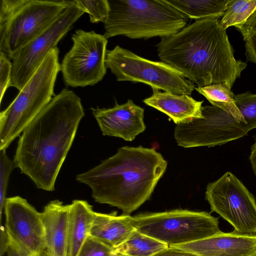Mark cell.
<instances>
[{
    "mask_svg": "<svg viewBox=\"0 0 256 256\" xmlns=\"http://www.w3.org/2000/svg\"><path fill=\"white\" fill-rule=\"evenodd\" d=\"M152 94L143 100L146 105L166 114L176 124L201 118L204 101H198L189 95L161 92L152 88Z\"/></svg>",
    "mask_w": 256,
    "mask_h": 256,
    "instance_id": "16",
    "label": "cell"
},
{
    "mask_svg": "<svg viewBox=\"0 0 256 256\" xmlns=\"http://www.w3.org/2000/svg\"><path fill=\"white\" fill-rule=\"evenodd\" d=\"M80 98L62 89L22 132L14 156L15 167L38 189L52 192L84 116Z\"/></svg>",
    "mask_w": 256,
    "mask_h": 256,
    "instance_id": "1",
    "label": "cell"
},
{
    "mask_svg": "<svg viewBox=\"0 0 256 256\" xmlns=\"http://www.w3.org/2000/svg\"><path fill=\"white\" fill-rule=\"evenodd\" d=\"M134 229L168 246L192 242L222 232L218 218L206 212L176 209L132 216Z\"/></svg>",
    "mask_w": 256,
    "mask_h": 256,
    "instance_id": "7",
    "label": "cell"
},
{
    "mask_svg": "<svg viewBox=\"0 0 256 256\" xmlns=\"http://www.w3.org/2000/svg\"><path fill=\"white\" fill-rule=\"evenodd\" d=\"M91 110L104 136L132 141L146 128L144 109L132 100L122 104L116 100L112 108H92Z\"/></svg>",
    "mask_w": 256,
    "mask_h": 256,
    "instance_id": "13",
    "label": "cell"
},
{
    "mask_svg": "<svg viewBox=\"0 0 256 256\" xmlns=\"http://www.w3.org/2000/svg\"><path fill=\"white\" fill-rule=\"evenodd\" d=\"M95 212L86 201L76 200L70 204L66 256H77L89 236Z\"/></svg>",
    "mask_w": 256,
    "mask_h": 256,
    "instance_id": "18",
    "label": "cell"
},
{
    "mask_svg": "<svg viewBox=\"0 0 256 256\" xmlns=\"http://www.w3.org/2000/svg\"><path fill=\"white\" fill-rule=\"evenodd\" d=\"M154 256H199L193 252L174 246H168Z\"/></svg>",
    "mask_w": 256,
    "mask_h": 256,
    "instance_id": "31",
    "label": "cell"
},
{
    "mask_svg": "<svg viewBox=\"0 0 256 256\" xmlns=\"http://www.w3.org/2000/svg\"><path fill=\"white\" fill-rule=\"evenodd\" d=\"M106 64L118 81L140 82L165 92L190 96L194 84L162 62L143 58L119 46L107 50Z\"/></svg>",
    "mask_w": 256,
    "mask_h": 256,
    "instance_id": "8",
    "label": "cell"
},
{
    "mask_svg": "<svg viewBox=\"0 0 256 256\" xmlns=\"http://www.w3.org/2000/svg\"><path fill=\"white\" fill-rule=\"evenodd\" d=\"M6 256H50L47 250L38 254H34L25 250L9 238V245L6 251Z\"/></svg>",
    "mask_w": 256,
    "mask_h": 256,
    "instance_id": "29",
    "label": "cell"
},
{
    "mask_svg": "<svg viewBox=\"0 0 256 256\" xmlns=\"http://www.w3.org/2000/svg\"><path fill=\"white\" fill-rule=\"evenodd\" d=\"M249 160L253 172L256 178V138H255L254 142L250 147V152L249 156Z\"/></svg>",
    "mask_w": 256,
    "mask_h": 256,
    "instance_id": "33",
    "label": "cell"
},
{
    "mask_svg": "<svg viewBox=\"0 0 256 256\" xmlns=\"http://www.w3.org/2000/svg\"><path fill=\"white\" fill-rule=\"evenodd\" d=\"M162 60L198 87L214 84L232 90L247 64L234 56L226 30L216 18L196 20L156 45Z\"/></svg>",
    "mask_w": 256,
    "mask_h": 256,
    "instance_id": "2",
    "label": "cell"
},
{
    "mask_svg": "<svg viewBox=\"0 0 256 256\" xmlns=\"http://www.w3.org/2000/svg\"><path fill=\"white\" fill-rule=\"evenodd\" d=\"M0 51V103L7 88L10 87L12 71V62Z\"/></svg>",
    "mask_w": 256,
    "mask_h": 256,
    "instance_id": "27",
    "label": "cell"
},
{
    "mask_svg": "<svg viewBox=\"0 0 256 256\" xmlns=\"http://www.w3.org/2000/svg\"><path fill=\"white\" fill-rule=\"evenodd\" d=\"M167 165L154 148L124 146L76 180L90 188L96 202L130 214L150 198Z\"/></svg>",
    "mask_w": 256,
    "mask_h": 256,
    "instance_id": "3",
    "label": "cell"
},
{
    "mask_svg": "<svg viewBox=\"0 0 256 256\" xmlns=\"http://www.w3.org/2000/svg\"><path fill=\"white\" fill-rule=\"evenodd\" d=\"M122 256V255H121V254H117V256Z\"/></svg>",
    "mask_w": 256,
    "mask_h": 256,
    "instance_id": "34",
    "label": "cell"
},
{
    "mask_svg": "<svg viewBox=\"0 0 256 256\" xmlns=\"http://www.w3.org/2000/svg\"><path fill=\"white\" fill-rule=\"evenodd\" d=\"M242 34L244 39L248 35L256 33V10L242 26L236 28Z\"/></svg>",
    "mask_w": 256,
    "mask_h": 256,
    "instance_id": "30",
    "label": "cell"
},
{
    "mask_svg": "<svg viewBox=\"0 0 256 256\" xmlns=\"http://www.w3.org/2000/svg\"><path fill=\"white\" fill-rule=\"evenodd\" d=\"M59 50H51L10 104L0 114V150L10 144L51 101L60 71Z\"/></svg>",
    "mask_w": 256,
    "mask_h": 256,
    "instance_id": "5",
    "label": "cell"
},
{
    "mask_svg": "<svg viewBox=\"0 0 256 256\" xmlns=\"http://www.w3.org/2000/svg\"><path fill=\"white\" fill-rule=\"evenodd\" d=\"M15 168L14 162L6 155V150H0V218L6 199V195L10 175Z\"/></svg>",
    "mask_w": 256,
    "mask_h": 256,
    "instance_id": "25",
    "label": "cell"
},
{
    "mask_svg": "<svg viewBox=\"0 0 256 256\" xmlns=\"http://www.w3.org/2000/svg\"><path fill=\"white\" fill-rule=\"evenodd\" d=\"M205 199L211 212L218 214L236 234L256 236V201L254 196L230 172L206 188Z\"/></svg>",
    "mask_w": 256,
    "mask_h": 256,
    "instance_id": "9",
    "label": "cell"
},
{
    "mask_svg": "<svg viewBox=\"0 0 256 256\" xmlns=\"http://www.w3.org/2000/svg\"><path fill=\"white\" fill-rule=\"evenodd\" d=\"M71 2L0 0V51L10 59L48 28Z\"/></svg>",
    "mask_w": 256,
    "mask_h": 256,
    "instance_id": "6",
    "label": "cell"
},
{
    "mask_svg": "<svg viewBox=\"0 0 256 256\" xmlns=\"http://www.w3.org/2000/svg\"><path fill=\"white\" fill-rule=\"evenodd\" d=\"M76 0L88 14L91 22L104 24L107 20L110 10L108 0Z\"/></svg>",
    "mask_w": 256,
    "mask_h": 256,
    "instance_id": "24",
    "label": "cell"
},
{
    "mask_svg": "<svg viewBox=\"0 0 256 256\" xmlns=\"http://www.w3.org/2000/svg\"><path fill=\"white\" fill-rule=\"evenodd\" d=\"M194 89L204 96L212 106L218 107L232 116L225 123L223 140L225 144L232 141V133L236 127L246 124L244 118L236 106L234 94L226 86L214 84L203 87H195Z\"/></svg>",
    "mask_w": 256,
    "mask_h": 256,
    "instance_id": "19",
    "label": "cell"
},
{
    "mask_svg": "<svg viewBox=\"0 0 256 256\" xmlns=\"http://www.w3.org/2000/svg\"><path fill=\"white\" fill-rule=\"evenodd\" d=\"M117 254L113 248L89 236L77 256H116Z\"/></svg>",
    "mask_w": 256,
    "mask_h": 256,
    "instance_id": "26",
    "label": "cell"
},
{
    "mask_svg": "<svg viewBox=\"0 0 256 256\" xmlns=\"http://www.w3.org/2000/svg\"><path fill=\"white\" fill-rule=\"evenodd\" d=\"M4 210L10 240L34 254L46 250L41 212L20 196L6 198Z\"/></svg>",
    "mask_w": 256,
    "mask_h": 256,
    "instance_id": "12",
    "label": "cell"
},
{
    "mask_svg": "<svg viewBox=\"0 0 256 256\" xmlns=\"http://www.w3.org/2000/svg\"><path fill=\"white\" fill-rule=\"evenodd\" d=\"M72 40V46L60 64L66 85L76 88L98 84L106 72L108 39L94 30H77Z\"/></svg>",
    "mask_w": 256,
    "mask_h": 256,
    "instance_id": "10",
    "label": "cell"
},
{
    "mask_svg": "<svg viewBox=\"0 0 256 256\" xmlns=\"http://www.w3.org/2000/svg\"><path fill=\"white\" fill-rule=\"evenodd\" d=\"M234 99L246 121V124L242 126V132L246 136L256 128V93L248 91L234 96Z\"/></svg>",
    "mask_w": 256,
    "mask_h": 256,
    "instance_id": "23",
    "label": "cell"
},
{
    "mask_svg": "<svg viewBox=\"0 0 256 256\" xmlns=\"http://www.w3.org/2000/svg\"><path fill=\"white\" fill-rule=\"evenodd\" d=\"M188 18L196 20L222 17L230 0H166Z\"/></svg>",
    "mask_w": 256,
    "mask_h": 256,
    "instance_id": "20",
    "label": "cell"
},
{
    "mask_svg": "<svg viewBox=\"0 0 256 256\" xmlns=\"http://www.w3.org/2000/svg\"><path fill=\"white\" fill-rule=\"evenodd\" d=\"M84 13L76 0H72L48 28L16 52L10 58L12 62L10 86L20 91L49 52L57 48L58 42Z\"/></svg>",
    "mask_w": 256,
    "mask_h": 256,
    "instance_id": "11",
    "label": "cell"
},
{
    "mask_svg": "<svg viewBox=\"0 0 256 256\" xmlns=\"http://www.w3.org/2000/svg\"><path fill=\"white\" fill-rule=\"evenodd\" d=\"M110 10L104 24L108 39L124 36L132 39L161 38L186 26L189 18L166 0H108Z\"/></svg>",
    "mask_w": 256,
    "mask_h": 256,
    "instance_id": "4",
    "label": "cell"
},
{
    "mask_svg": "<svg viewBox=\"0 0 256 256\" xmlns=\"http://www.w3.org/2000/svg\"><path fill=\"white\" fill-rule=\"evenodd\" d=\"M174 246L199 256H256V236L234 232Z\"/></svg>",
    "mask_w": 256,
    "mask_h": 256,
    "instance_id": "14",
    "label": "cell"
},
{
    "mask_svg": "<svg viewBox=\"0 0 256 256\" xmlns=\"http://www.w3.org/2000/svg\"><path fill=\"white\" fill-rule=\"evenodd\" d=\"M256 10V0H230L220 20L224 30L243 26Z\"/></svg>",
    "mask_w": 256,
    "mask_h": 256,
    "instance_id": "22",
    "label": "cell"
},
{
    "mask_svg": "<svg viewBox=\"0 0 256 256\" xmlns=\"http://www.w3.org/2000/svg\"><path fill=\"white\" fill-rule=\"evenodd\" d=\"M132 216L116 212L106 214L95 212L90 236L114 249L122 244L135 230Z\"/></svg>",
    "mask_w": 256,
    "mask_h": 256,
    "instance_id": "17",
    "label": "cell"
},
{
    "mask_svg": "<svg viewBox=\"0 0 256 256\" xmlns=\"http://www.w3.org/2000/svg\"><path fill=\"white\" fill-rule=\"evenodd\" d=\"M168 246L134 230L120 245L114 249L123 256H154Z\"/></svg>",
    "mask_w": 256,
    "mask_h": 256,
    "instance_id": "21",
    "label": "cell"
},
{
    "mask_svg": "<svg viewBox=\"0 0 256 256\" xmlns=\"http://www.w3.org/2000/svg\"><path fill=\"white\" fill-rule=\"evenodd\" d=\"M70 204L50 202L41 212L46 250L50 256H66Z\"/></svg>",
    "mask_w": 256,
    "mask_h": 256,
    "instance_id": "15",
    "label": "cell"
},
{
    "mask_svg": "<svg viewBox=\"0 0 256 256\" xmlns=\"http://www.w3.org/2000/svg\"><path fill=\"white\" fill-rule=\"evenodd\" d=\"M244 40L247 60L256 64V33L248 35Z\"/></svg>",
    "mask_w": 256,
    "mask_h": 256,
    "instance_id": "28",
    "label": "cell"
},
{
    "mask_svg": "<svg viewBox=\"0 0 256 256\" xmlns=\"http://www.w3.org/2000/svg\"><path fill=\"white\" fill-rule=\"evenodd\" d=\"M0 256H3L6 253L9 245V237L5 226L1 225L0 234Z\"/></svg>",
    "mask_w": 256,
    "mask_h": 256,
    "instance_id": "32",
    "label": "cell"
}]
</instances>
